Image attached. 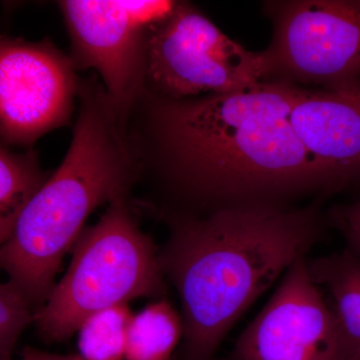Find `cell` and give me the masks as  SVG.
Here are the masks:
<instances>
[{
	"label": "cell",
	"instance_id": "6da1fadb",
	"mask_svg": "<svg viewBox=\"0 0 360 360\" xmlns=\"http://www.w3.org/2000/svg\"><path fill=\"white\" fill-rule=\"evenodd\" d=\"M300 85L264 82L243 91L168 98L142 91L127 134L141 165L207 213L328 191L290 123Z\"/></svg>",
	"mask_w": 360,
	"mask_h": 360
},
{
	"label": "cell",
	"instance_id": "7a4b0ae2",
	"mask_svg": "<svg viewBox=\"0 0 360 360\" xmlns=\"http://www.w3.org/2000/svg\"><path fill=\"white\" fill-rule=\"evenodd\" d=\"M162 214L170 236L160 264L181 300V360H214L236 322L321 238L316 205Z\"/></svg>",
	"mask_w": 360,
	"mask_h": 360
},
{
	"label": "cell",
	"instance_id": "3957f363",
	"mask_svg": "<svg viewBox=\"0 0 360 360\" xmlns=\"http://www.w3.org/2000/svg\"><path fill=\"white\" fill-rule=\"evenodd\" d=\"M79 111L60 167L33 198L0 250L2 269L32 304L46 302L65 253L99 206L127 198L141 165L96 78H78Z\"/></svg>",
	"mask_w": 360,
	"mask_h": 360
},
{
	"label": "cell",
	"instance_id": "277c9868",
	"mask_svg": "<svg viewBox=\"0 0 360 360\" xmlns=\"http://www.w3.org/2000/svg\"><path fill=\"white\" fill-rule=\"evenodd\" d=\"M160 255L132 217L125 198L112 201L73 245L72 260L34 314L40 336L61 342L90 315L163 292Z\"/></svg>",
	"mask_w": 360,
	"mask_h": 360
},
{
	"label": "cell",
	"instance_id": "5b68a950",
	"mask_svg": "<svg viewBox=\"0 0 360 360\" xmlns=\"http://www.w3.org/2000/svg\"><path fill=\"white\" fill-rule=\"evenodd\" d=\"M267 80L264 52L229 39L188 2L148 28L142 91L186 98L243 91Z\"/></svg>",
	"mask_w": 360,
	"mask_h": 360
},
{
	"label": "cell",
	"instance_id": "8992f818",
	"mask_svg": "<svg viewBox=\"0 0 360 360\" xmlns=\"http://www.w3.org/2000/svg\"><path fill=\"white\" fill-rule=\"evenodd\" d=\"M266 82L333 89L360 82V1H270Z\"/></svg>",
	"mask_w": 360,
	"mask_h": 360
},
{
	"label": "cell",
	"instance_id": "52a82bcc",
	"mask_svg": "<svg viewBox=\"0 0 360 360\" xmlns=\"http://www.w3.org/2000/svg\"><path fill=\"white\" fill-rule=\"evenodd\" d=\"M174 4L118 0L58 2L70 33V56L75 70L92 68L98 72L125 124L143 90L146 33Z\"/></svg>",
	"mask_w": 360,
	"mask_h": 360
},
{
	"label": "cell",
	"instance_id": "ba28073f",
	"mask_svg": "<svg viewBox=\"0 0 360 360\" xmlns=\"http://www.w3.org/2000/svg\"><path fill=\"white\" fill-rule=\"evenodd\" d=\"M70 56L42 40L0 44V131L4 146H32L70 122L78 78Z\"/></svg>",
	"mask_w": 360,
	"mask_h": 360
},
{
	"label": "cell",
	"instance_id": "9c48e42d",
	"mask_svg": "<svg viewBox=\"0 0 360 360\" xmlns=\"http://www.w3.org/2000/svg\"><path fill=\"white\" fill-rule=\"evenodd\" d=\"M335 315L307 266L297 260L239 336L232 360H336Z\"/></svg>",
	"mask_w": 360,
	"mask_h": 360
},
{
	"label": "cell",
	"instance_id": "30bf717a",
	"mask_svg": "<svg viewBox=\"0 0 360 360\" xmlns=\"http://www.w3.org/2000/svg\"><path fill=\"white\" fill-rule=\"evenodd\" d=\"M290 118L328 193L360 181V82L333 89L300 86Z\"/></svg>",
	"mask_w": 360,
	"mask_h": 360
},
{
	"label": "cell",
	"instance_id": "8fae6325",
	"mask_svg": "<svg viewBox=\"0 0 360 360\" xmlns=\"http://www.w3.org/2000/svg\"><path fill=\"white\" fill-rule=\"evenodd\" d=\"M338 326L336 360L360 359V257L350 250L307 260Z\"/></svg>",
	"mask_w": 360,
	"mask_h": 360
},
{
	"label": "cell",
	"instance_id": "7c38bea8",
	"mask_svg": "<svg viewBox=\"0 0 360 360\" xmlns=\"http://www.w3.org/2000/svg\"><path fill=\"white\" fill-rule=\"evenodd\" d=\"M40 167L37 151L30 148L15 153L4 144L0 148V241L6 243L18 219L51 179Z\"/></svg>",
	"mask_w": 360,
	"mask_h": 360
},
{
	"label": "cell",
	"instance_id": "4fadbf2b",
	"mask_svg": "<svg viewBox=\"0 0 360 360\" xmlns=\"http://www.w3.org/2000/svg\"><path fill=\"white\" fill-rule=\"evenodd\" d=\"M184 335V319L168 300L151 303L132 317L125 360H170Z\"/></svg>",
	"mask_w": 360,
	"mask_h": 360
},
{
	"label": "cell",
	"instance_id": "5bb4252c",
	"mask_svg": "<svg viewBox=\"0 0 360 360\" xmlns=\"http://www.w3.org/2000/svg\"><path fill=\"white\" fill-rule=\"evenodd\" d=\"M134 315L127 303L90 315L78 329L80 356L86 360H125Z\"/></svg>",
	"mask_w": 360,
	"mask_h": 360
},
{
	"label": "cell",
	"instance_id": "9a60e30c",
	"mask_svg": "<svg viewBox=\"0 0 360 360\" xmlns=\"http://www.w3.org/2000/svg\"><path fill=\"white\" fill-rule=\"evenodd\" d=\"M32 302L15 281L0 286V360H11L20 335L34 321Z\"/></svg>",
	"mask_w": 360,
	"mask_h": 360
},
{
	"label": "cell",
	"instance_id": "2e32d148",
	"mask_svg": "<svg viewBox=\"0 0 360 360\" xmlns=\"http://www.w3.org/2000/svg\"><path fill=\"white\" fill-rule=\"evenodd\" d=\"M330 217L333 224L347 240L348 250L360 257V200L352 205L336 207Z\"/></svg>",
	"mask_w": 360,
	"mask_h": 360
},
{
	"label": "cell",
	"instance_id": "e0dca14e",
	"mask_svg": "<svg viewBox=\"0 0 360 360\" xmlns=\"http://www.w3.org/2000/svg\"><path fill=\"white\" fill-rule=\"evenodd\" d=\"M21 356L28 360H86L80 355H59L49 354L32 347H25L21 352Z\"/></svg>",
	"mask_w": 360,
	"mask_h": 360
},
{
	"label": "cell",
	"instance_id": "ac0fdd59",
	"mask_svg": "<svg viewBox=\"0 0 360 360\" xmlns=\"http://www.w3.org/2000/svg\"><path fill=\"white\" fill-rule=\"evenodd\" d=\"M20 360H28V359H25V357L21 356V359Z\"/></svg>",
	"mask_w": 360,
	"mask_h": 360
},
{
	"label": "cell",
	"instance_id": "d6986e66",
	"mask_svg": "<svg viewBox=\"0 0 360 360\" xmlns=\"http://www.w3.org/2000/svg\"><path fill=\"white\" fill-rule=\"evenodd\" d=\"M359 360H360V359H359Z\"/></svg>",
	"mask_w": 360,
	"mask_h": 360
}]
</instances>
